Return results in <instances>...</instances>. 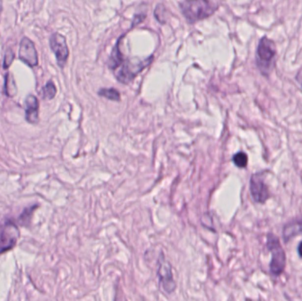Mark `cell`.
<instances>
[{
	"label": "cell",
	"instance_id": "8",
	"mask_svg": "<svg viewBox=\"0 0 302 301\" xmlns=\"http://www.w3.org/2000/svg\"><path fill=\"white\" fill-rule=\"evenodd\" d=\"M250 193L257 203H264L270 198V192L261 173H255L250 179Z\"/></svg>",
	"mask_w": 302,
	"mask_h": 301
},
{
	"label": "cell",
	"instance_id": "4",
	"mask_svg": "<svg viewBox=\"0 0 302 301\" xmlns=\"http://www.w3.org/2000/svg\"><path fill=\"white\" fill-rule=\"evenodd\" d=\"M267 248L272 252V261L270 263L271 272L274 276H279L285 270L286 257L279 239L276 235L272 233L268 234Z\"/></svg>",
	"mask_w": 302,
	"mask_h": 301
},
{
	"label": "cell",
	"instance_id": "11",
	"mask_svg": "<svg viewBox=\"0 0 302 301\" xmlns=\"http://www.w3.org/2000/svg\"><path fill=\"white\" fill-rule=\"evenodd\" d=\"M302 233V217L298 219H294V221L290 222L285 225L283 230V236L285 242L293 239L294 236Z\"/></svg>",
	"mask_w": 302,
	"mask_h": 301
},
{
	"label": "cell",
	"instance_id": "1",
	"mask_svg": "<svg viewBox=\"0 0 302 301\" xmlns=\"http://www.w3.org/2000/svg\"><path fill=\"white\" fill-rule=\"evenodd\" d=\"M121 38L122 36L118 38L117 44L114 46L107 65L111 71H114V75L120 83L128 84L140 72L143 71L146 67H149L153 62L154 57L149 56L145 59L137 61H133L130 58H125L119 49Z\"/></svg>",
	"mask_w": 302,
	"mask_h": 301
},
{
	"label": "cell",
	"instance_id": "12",
	"mask_svg": "<svg viewBox=\"0 0 302 301\" xmlns=\"http://www.w3.org/2000/svg\"><path fill=\"white\" fill-rule=\"evenodd\" d=\"M98 95L100 97L106 98V99H109L110 101H115V102L120 101V94H119L117 89H113V88H110V89H101L98 91Z\"/></svg>",
	"mask_w": 302,
	"mask_h": 301
},
{
	"label": "cell",
	"instance_id": "3",
	"mask_svg": "<svg viewBox=\"0 0 302 301\" xmlns=\"http://www.w3.org/2000/svg\"><path fill=\"white\" fill-rule=\"evenodd\" d=\"M180 8L189 24H194L209 18L218 9V5L210 0H183Z\"/></svg>",
	"mask_w": 302,
	"mask_h": 301
},
{
	"label": "cell",
	"instance_id": "13",
	"mask_svg": "<svg viewBox=\"0 0 302 301\" xmlns=\"http://www.w3.org/2000/svg\"><path fill=\"white\" fill-rule=\"evenodd\" d=\"M4 88H5V94L9 97H13L16 95L17 88H16V85H15L13 77H11L10 74L5 76Z\"/></svg>",
	"mask_w": 302,
	"mask_h": 301
},
{
	"label": "cell",
	"instance_id": "18",
	"mask_svg": "<svg viewBox=\"0 0 302 301\" xmlns=\"http://www.w3.org/2000/svg\"><path fill=\"white\" fill-rule=\"evenodd\" d=\"M298 252L300 256L302 257V242H301V244L299 245Z\"/></svg>",
	"mask_w": 302,
	"mask_h": 301
},
{
	"label": "cell",
	"instance_id": "16",
	"mask_svg": "<svg viewBox=\"0 0 302 301\" xmlns=\"http://www.w3.org/2000/svg\"><path fill=\"white\" fill-rule=\"evenodd\" d=\"M13 59H14V53H13V50H12L11 49L7 50V51L5 52V55H4V69L8 68V67H10L11 65H12V63H13Z\"/></svg>",
	"mask_w": 302,
	"mask_h": 301
},
{
	"label": "cell",
	"instance_id": "6",
	"mask_svg": "<svg viewBox=\"0 0 302 301\" xmlns=\"http://www.w3.org/2000/svg\"><path fill=\"white\" fill-rule=\"evenodd\" d=\"M50 47L56 56L57 65L60 67H65L69 57V50L65 36L59 33L53 34L50 38Z\"/></svg>",
	"mask_w": 302,
	"mask_h": 301
},
{
	"label": "cell",
	"instance_id": "9",
	"mask_svg": "<svg viewBox=\"0 0 302 301\" xmlns=\"http://www.w3.org/2000/svg\"><path fill=\"white\" fill-rule=\"evenodd\" d=\"M19 58L22 62L25 63L30 67H35L38 64V56L35 50V45L33 42L24 37L21 42L20 50H19Z\"/></svg>",
	"mask_w": 302,
	"mask_h": 301
},
{
	"label": "cell",
	"instance_id": "15",
	"mask_svg": "<svg viewBox=\"0 0 302 301\" xmlns=\"http://www.w3.org/2000/svg\"><path fill=\"white\" fill-rule=\"evenodd\" d=\"M56 93H57V89H56L55 85H54L53 81H48L46 85L44 86V89H43L44 98L51 100V99H53L56 96Z\"/></svg>",
	"mask_w": 302,
	"mask_h": 301
},
{
	"label": "cell",
	"instance_id": "14",
	"mask_svg": "<svg viewBox=\"0 0 302 301\" xmlns=\"http://www.w3.org/2000/svg\"><path fill=\"white\" fill-rule=\"evenodd\" d=\"M232 161L237 167L246 168L247 165V162H248V157L244 152H238L237 154L233 155Z\"/></svg>",
	"mask_w": 302,
	"mask_h": 301
},
{
	"label": "cell",
	"instance_id": "2",
	"mask_svg": "<svg viewBox=\"0 0 302 301\" xmlns=\"http://www.w3.org/2000/svg\"><path fill=\"white\" fill-rule=\"evenodd\" d=\"M276 47L274 41L264 36L259 41L255 52V65L265 77L270 76L276 66Z\"/></svg>",
	"mask_w": 302,
	"mask_h": 301
},
{
	"label": "cell",
	"instance_id": "7",
	"mask_svg": "<svg viewBox=\"0 0 302 301\" xmlns=\"http://www.w3.org/2000/svg\"><path fill=\"white\" fill-rule=\"evenodd\" d=\"M158 276L160 285L165 290V292L171 293L175 290L176 283L171 272V265L165 260L163 254H161V258L158 262Z\"/></svg>",
	"mask_w": 302,
	"mask_h": 301
},
{
	"label": "cell",
	"instance_id": "17",
	"mask_svg": "<svg viewBox=\"0 0 302 301\" xmlns=\"http://www.w3.org/2000/svg\"><path fill=\"white\" fill-rule=\"evenodd\" d=\"M34 209H35V207H32L31 208H26V210L23 212V214H22L21 217H20V221L22 220V225L27 224V221L30 219L32 213L34 211Z\"/></svg>",
	"mask_w": 302,
	"mask_h": 301
},
{
	"label": "cell",
	"instance_id": "5",
	"mask_svg": "<svg viewBox=\"0 0 302 301\" xmlns=\"http://www.w3.org/2000/svg\"><path fill=\"white\" fill-rule=\"evenodd\" d=\"M20 232L15 224L6 222L0 226V254L15 246Z\"/></svg>",
	"mask_w": 302,
	"mask_h": 301
},
{
	"label": "cell",
	"instance_id": "10",
	"mask_svg": "<svg viewBox=\"0 0 302 301\" xmlns=\"http://www.w3.org/2000/svg\"><path fill=\"white\" fill-rule=\"evenodd\" d=\"M25 106H26V120L31 124H35L38 121L39 102L37 98L32 95L28 96L25 102Z\"/></svg>",
	"mask_w": 302,
	"mask_h": 301
}]
</instances>
